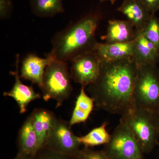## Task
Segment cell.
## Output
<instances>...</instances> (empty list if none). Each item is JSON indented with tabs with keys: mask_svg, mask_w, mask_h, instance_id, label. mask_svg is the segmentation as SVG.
Instances as JSON below:
<instances>
[{
	"mask_svg": "<svg viewBox=\"0 0 159 159\" xmlns=\"http://www.w3.org/2000/svg\"><path fill=\"white\" fill-rule=\"evenodd\" d=\"M138 68L132 57L101 62L98 77L88 88L95 106L121 116L133 108Z\"/></svg>",
	"mask_w": 159,
	"mask_h": 159,
	"instance_id": "6da1fadb",
	"label": "cell"
},
{
	"mask_svg": "<svg viewBox=\"0 0 159 159\" xmlns=\"http://www.w3.org/2000/svg\"><path fill=\"white\" fill-rule=\"evenodd\" d=\"M102 18L99 10L90 12L57 32L52 38V48L47 56L67 63L78 55L93 51L97 42L96 31Z\"/></svg>",
	"mask_w": 159,
	"mask_h": 159,
	"instance_id": "7a4b0ae2",
	"label": "cell"
},
{
	"mask_svg": "<svg viewBox=\"0 0 159 159\" xmlns=\"http://www.w3.org/2000/svg\"><path fill=\"white\" fill-rule=\"evenodd\" d=\"M133 108L159 110V68L157 65H138L133 93Z\"/></svg>",
	"mask_w": 159,
	"mask_h": 159,
	"instance_id": "3957f363",
	"label": "cell"
},
{
	"mask_svg": "<svg viewBox=\"0 0 159 159\" xmlns=\"http://www.w3.org/2000/svg\"><path fill=\"white\" fill-rule=\"evenodd\" d=\"M120 121L130 129L144 153L153 150L157 144L159 136L155 112L132 108L121 116Z\"/></svg>",
	"mask_w": 159,
	"mask_h": 159,
	"instance_id": "277c9868",
	"label": "cell"
},
{
	"mask_svg": "<svg viewBox=\"0 0 159 159\" xmlns=\"http://www.w3.org/2000/svg\"><path fill=\"white\" fill-rule=\"evenodd\" d=\"M67 63L52 59L44 74L42 87L43 99L46 101L54 99L56 107L62 105L73 91Z\"/></svg>",
	"mask_w": 159,
	"mask_h": 159,
	"instance_id": "5b68a950",
	"label": "cell"
},
{
	"mask_svg": "<svg viewBox=\"0 0 159 159\" xmlns=\"http://www.w3.org/2000/svg\"><path fill=\"white\" fill-rule=\"evenodd\" d=\"M103 151L110 159H145L139 142L127 125L120 121Z\"/></svg>",
	"mask_w": 159,
	"mask_h": 159,
	"instance_id": "8992f818",
	"label": "cell"
},
{
	"mask_svg": "<svg viewBox=\"0 0 159 159\" xmlns=\"http://www.w3.org/2000/svg\"><path fill=\"white\" fill-rule=\"evenodd\" d=\"M69 122L57 119L44 147L58 153L75 157L81 149Z\"/></svg>",
	"mask_w": 159,
	"mask_h": 159,
	"instance_id": "52a82bcc",
	"label": "cell"
},
{
	"mask_svg": "<svg viewBox=\"0 0 159 159\" xmlns=\"http://www.w3.org/2000/svg\"><path fill=\"white\" fill-rule=\"evenodd\" d=\"M71 79L85 89L96 81L100 72L101 62L93 51L78 55L71 60Z\"/></svg>",
	"mask_w": 159,
	"mask_h": 159,
	"instance_id": "ba28073f",
	"label": "cell"
},
{
	"mask_svg": "<svg viewBox=\"0 0 159 159\" xmlns=\"http://www.w3.org/2000/svg\"><path fill=\"white\" fill-rule=\"evenodd\" d=\"M20 55L16 56V70L10 72V74L14 77L15 81L11 90L5 92L4 96L11 97L17 102L20 114H24L27 111V107L29 103L35 99H39L40 95L36 93L31 86H28L23 84L20 80V77L19 73Z\"/></svg>",
	"mask_w": 159,
	"mask_h": 159,
	"instance_id": "9c48e42d",
	"label": "cell"
},
{
	"mask_svg": "<svg viewBox=\"0 0 159 159\" xmlns=\"http://www.w3.org/2000/svg\"><path fill=\"white\" fill-rule=\"evenodd\" d=\"M139 32L128 20H110L106 34L101 38L105 43H129L136 39Z\"/></svg>",
	"mask_w": 159,
	"mask_h": 159,
	"instance_id": "30bf717a",
	"label": "cell"
},
{
	"mask_svg": "<svg viewBox=\"0 0 159 159\" xmlns=\"http://www.w3.org/2000/svg\"><path fill=\"white\" fill-rule=\"evenodd\" d=\"M135 40L130 42L111 44L97 42L93 51L101 62L133 57Z\"/></svg>",
	"mask_w": 159,
	"mask_h": 159,
	"instance_id": "8fae6325",
	"label": "cell"
},
{
	"mask_svg": "<svg viewBox=\"0 0 159 159\" xmlns=\"http://www.w3.org/2000/svg\"><path fill=\"white\" fill-rule=\"evenodd\" d=\"M51 60L52 58L49 56H47L45 58H43L35 54H29L22 62L20 78L30 80L41 88L46 68Z\"/></svg>",
	"mask_w": 159,
	"mask_h": 159,
	"instance_id": "7c38bea8",
	"label": "cell"
},
{
	"mask_svg": "<svg viewBox=\"0 0 159 159\" xmlns=\"http://www.w3.org/2000/svg\"><path fill=\"white\" fill-rule=\"evenodd\" d=\"M17 146V154L28 159H33L39 150L38 138L30 116L27 118L20 129Z\"/></svg>",
	"mask_w": 159,
	"mask_h": 159,
	"instance_id": "4fadbf2b",
	"label": "cell"
},
{
	"mask_svg": "<svg viewBox=\"0 0 159 159\" xmlns=\"http://www.w3.org/2000/svg\"><path fill=\"white\" fill-rule=\"evenodd\" d=\"M39 140V149L45 146L57 118L54 113L45 109H36L30 115Z\"/></svg>",
	"mask_w": 159,
	"mask_h": 159,
	"instance_id": "5bb4252c",
	"label": "cell"
},
{
	"mask_svg": "<svg viewBox=\"0 0 159 159\" xmlns=\"http://www.w3.org/2000/svg\"><path fill=\"white\" fill-rule=\"evenodd\" d=\"M117 10L124 14L139 31H142L152 15L139 0H124Z\"/></svg>",
	"mask_w": 159,
	"mask_h": 159,
	"instance_id": "9a60e30c",
	"label": "cell"
},
{
	"mask_svg": "<svg viewBox=\"0 0 159 159\" xmlns=\"http://www.w3.org/2000/svg\"><path fill=\"white\" fill-rule=\"evenodd\" d=\"M133 59L138 65L159 62V51L155 45L139 31L135 40Z\"/></svg>",
	"mask_w": 159,
	"mask_h": 159,
	"instance_id": "2e32d148",
	"label": "cell"
},
{
	"mask_svg": "<svg viewBox=\"0 0 159 159\" xmlns=\"http://www.w3.org/2000/svg\"><path fill=\"white\" fill-rule=\"evenodd\" d=\"M94 106L93 99L87 95L85 89L81 88L69 122L70 126L71 127L75 124L86 122L93 110Z\"/></svg>",
	"mask_w": 159,
	"mask_h": 159,
	"instance_id": "e0dca14e",
	"label": "cell"
},
{
	"mask_svg": "<svg viewBox=\"0 0 159 159\" xmlns=\"http://www.w3.org/2000/svg\"><path fill=\"white\" fill-rule=\"evenodd\" d=\"M63 0H29L31 11L40 17L55 16L65 11Z\"/></svg>",
	"mask_w": 159,
	"mask_h": 159,
	"instance_id": "ac0fdd59",
	"label": "cell"
},
{
	"mask_svg": "<svg viewBox=\"0 0 159 159\" xmlns=\"http://www.w3.org/2000/svg\"><path fill=\"white\" fill-rule=\"evenodd\" d=\"M107 122H104L102 125L93 129L88 134L82 137H77V140L81 145L84 147H93L106 145L110 140L111 134L106 129Z\"/></svg>",
	"mask_w": 159,
	"mask_h": 159,
	"instance_id": "d6986e66",
	"label": "cell"
},
{
	"mask_svg": "<svg viewBox=\"0 0 159 159\" xmlns=\"http://www.w3.org/2000/svg\"><path fill=\"white\" fill-rule=\"evenodd\" d=\"M146 39L153 43L159 51V18L152 14L148 22L141 31Z\"/></svg>",
	"mask_w": 159,
	"mask_h": 159,
	"instance_id": "ffe728a7",
	"label": "cell"
},
{
	"mask_svg": "<svg viewBox=\"0 0 159 159\" xmlns=\"http://www.w3.org/2000/svg\"><path fill=\"white\" fill-rule=\"evenodd\" d=\"M32 159H74V157L58 153L44 147L38 151Z\"/></svg>",
	"mask_w": 159,
	"mask_h": 159,
	"instance_id": "44dd1931",
	"label": "cell"
},
{
	"mask_svg": "<svg viewBox=\"0 0 159 159\" xmlns=\"http://www.w3.org/2000/svg\"><path fill=\"white\" fill-rule=\"evenodd\" d=\"M74 159H110L105 152L102 151L91 150L88 147H84L81 149Z\"/></svg>",
	"mask_w": 159,
	"mask_h": 159,
	"instance_id": "7402d4cb",
	"label": "cell"
},
{
	"mask_svg": "<svg viewBox=\"0 0 159 159\" xmlns=\"http://www.w3.org/2000/svg\"><path fill=\"white\" fill-rule=\"evenodd\" d=\"M13 6L12 0H0V18L6 19L11 16Z\"/></svg>",
	"mask_w": 159,
	"mask_h": 159,
	"instance_id": "603a6c76",
	"label": "cell"
},
{
	"mask_svg": "<svg viewBox=\"0 0 159 159\" xmlns=\"http://www.w3.org/2000/svg\"><path fill=\"white\" fill-rule=\"evenodd\" d=\"M151 14L159 10V0H139Z\"/></svg>",
	"mask_w": 159,
	"mask_h": 159,
	"instance_id": "cb8c5ba5",
	"label": "cell"
},
{
	"mask_svg": "<svg viewBox=\"0 0 159 159\" xmlns=\"http://www.w3.org/2000/svg\"><path fill=\"white\" fill-rule=\"evenodd\" d=\"M155 115L157 124L158 127L159 129V110L157 111L156 112H155Z\"/></svg>",
	"mask_w": 159,
	"mask_h": 159,
	"instance_id": "d4e9b609",
	"label": "cell"
},
{
	"mask_svg": "<svg viewBox=\"0 0 159 159\" xmlns=\"http://www.w3.org/2000/svg\"><path fill=\"white\" fill-rule=\"evenodd\" d=\"M100 2L102 3L104 2H110L111 4H114V3L116 2V1H118V0H99Z\"/></svg>",
	"mask_w": 159,
	"mask_h": 159,
	"instance_id": "484cf974",
	"label": "cell"
},
{
	"mask_svg": "<svg viewBox=\"0 0 159 159\" xmlns=\"http://www.w3.org/2000/svg\"><path fill=\"white\" fill-rule=\"evenodd\" d=\"M13 159H28L25 158L24 157L20 155L17 154L16 156L15 157V158Z\"/></svg>",
	"mask_w": 159,
	"mask_h": 159,
	"instance_id": "4316f807",
	"label": "cell"
},
{
	"mask_svg": "<svg viewBox=\"0 0 159 159\" xmlns=\"http://www.w3.org/2000/svg\"></svg>",
	"mask_w": 159,
	"mask_h": 159,
	"instance_id": "83f0119b",
	"label": "cell"
}]
</instances>
